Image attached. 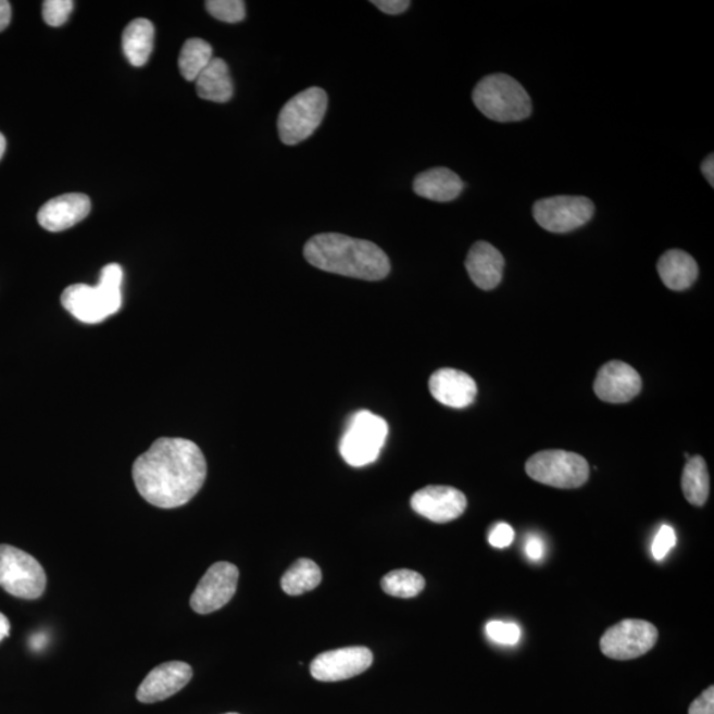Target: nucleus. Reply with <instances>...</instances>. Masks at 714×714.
Returning <instances> with one entry per match:
<instances>
[{
    "label": "nucleus",
    "mask_w": 714,
    "mask_h": 714,
    "mask_svg": "<svg viewBox=\"0 0 714 714\" xmlns=\"http://www.w3.org/2000/svg\"><path fill=\"white\" fill-rule=\"evenodd\" d=\"M206 478V461L197 443L159 438L133 465L139 496L158 509L171 510L197 497Z\"/></svg>",
    "instance_id": "nucleus-1"
},
{
    "label": "nucleus",
    "mask_w": 714,
    "mask_h": 714,
    "mask_svg": "<svg viewBox=\"0 0 714 714\" xmlns=\"http://www.w3.org/2000/svg\"><path fill=\"white\" fill-rule=\"evenodd\" d=\"M303 255L310 265L339 276L381 280L390 273L388 255L376 243L340 234L311 237Z\"/></svg>",
    "instance_id": "nucleus-2"
},
{
    "label": "nucleus",
    "mask_w": 714,
    "mask_h": 714,
    "mask_svg": "<svg viewBox=\"0 0 714 714\" xmlns=\"http://www.w3.org/2000/svg\"><path fill=\"white\" fill-rule=\"evenodd\" d=\"M122 280L124 268L109 264L101 271L99 285H72L61 296V303L79 322L96 325L121 310Z\"/></svg>",
    "instance_id": "nucleus-3"
},
{
    "label": "nucleus",
    "mask_w": 714,
    "mask_h": 714,
    "mask_svg": "<svg viewBox=\"0 0 714 714\" xmlns=\"http://www.w3.org/2000/svg\"><path fill=\"white\" fill-rule=\"evenodd\" d=\"M474 105L487 118L497 122H518L533 113L527 90L514 77L497 73L481 78L473 91Z\"/></svg>",
    "instance_id": "nucleus-4"
},
{
    "label": "nucleus",
    "mask_w": 714,
    "mask_h": 714,
    "mask_svg": "<svg viewBox=\"0 0 714 714\" xmlns=\"http://www.w3.org/2000/svg\"><path fill=\"white\" fill-rule=\"evenodd\" d=\"M328 96L322 88H309L292 97L280 110L278 134L285 145L296 146L309 139L325 118Z\"/></svg>",
    "instance_id": "nucleus-5"
},
{
    "label": "nucleus",
    "mask_w": 714,
    "mask_h": 714,
    "mask_svg": "<svg viewBox=\"0 0 714 714\" xmlns=\"http://www.w3.org/2000/svg\"><path fill=\"white\" fill-rule=\"evenodd\" d=\"M387 421L368 411H360L348 424L339 450L352 467H364L380 456L388 438Z\"/></svg>",
    "instance_id": "nucleus-6"
},
{
    "label": "nucleus",
    "mask_w": 714,
    "mask_h": 714,
    "mask_svg": "<svg viewBox=\"0 0 714 714\" xmlns=\"http://www.w3.org/2000/svg\"><path fill=\"white\" fill-rule=\"evenodd\" d=\"M0 588L22 600L45 594L47 575L38 560L20 548L0 546Z\"/></svg>",
    "instance_id": "nucleus-7"
},
{
    "label": "nucleus",
    "mask_w": 714,
    "mask_h": 714,
    "mask_svg": "<svg viewBox=\"0 0 714 714\" xmlns=\"http://www.w3.org/2000/svg\"><path fill=\"white\" fill-rule=\"evenodd\" d=\"M526 472L541 485L571 490L588 481L590 467L584 456L571 451L546 450L529 458Z\"/></svg>",
    "instance_id": "nucleus-8"
},
{
    "label": "nucleus",
    "mask_w": 714,
    "mask_h": 714,
    "mask_svg": "<svg viewBox=\"0 0 714 714\" xmlns=\"http://www.w3.org/2000/svg\"><path fill=\"white\" fill-rule=\"evenodd\" d=\"M594 204L585 197H552L536 201L534 217L542 229L567 234L588 224L594 216Z\"/></svg>",
    "instance_id": "nucleus-9"
},
{
    "label": "nucleus",
    "mask_w": 714,
    "mask_h": 714,
    "mask_svg": "<svg viewBox=\"0 0 714 714\" xmlns=\"http://www.w3.org/2000/svg\"><path fill=\"white\" fill-rule=\"evenodd\" d=\"M657 628L647 621L625 619L610 627L601 638V651L614 661H631L654 649Z\"/></svg>",
    "instance_id": "nucleus-10"
},
{
    "label": "nucleus",
    "mask_w": 714,
    "mask_h": 714,
    "mask_svg": "<svg viewBox=\"0 0 714 714\" xmlns=\"http://www.w3.org/2000/svg\"><path fill=\"white\" fill-rule=\"evenodd\" d=\"M240 572L227 561H220L206 571L191 597L195 613L205 615L217 612L235 597Z\"/></svg>",
    "instance_id": "nucleus-11"
},
{
    "label": "nucleus",
    "mask_w": 714,
    "mask_h": 714,
    "mask_svg": "<svg viewBox=\"0 0 714 714\" xmlns=\"http://www.w3.org/2000/svg\"><path fill=\"white\" fill-rule=\"evenodd\" d=\"M372 663L374 654L367 647H346L317 655L310 671L315 680L333 682L363 674Z\"/></svg>",
    "instance_id": "nucleus-12"
},
{
    "label": "nucleus",
    "mask_w": 714,
    "mask_h": 714,
    "mask_svg": "<svg viewBox=\"0 0 714 714\" xmlns=\"http://www.w3.org/2000/svg\"><path fill=\"white\" fill-rule=\"evenodd\" d=\"M411 505L418 515L444 524L455 521L467 509L465 493L449 486H427L414 493Z\"/></svg>",
    "instance_id": "nucleus-13"
},
{
    "label": "nucleus",
    "mask_w": 714,
    "mask_h": 714,
    "mask_svg": "<svg viewBox=\"0 0 714 714\" xmlns=\"http://www.w3.org/2000/svg\"><path fill=\"white\" fill-rule=\"evenodd\" d=\"M191 665L183 662H168L158 665L146 676L137 691V700L143 704L164 701L181 691L192 679Z\"/></svg>",
    "instance_id": "nucleus-14"
},
{
    "label": "nucleus",
    "mask_w": 714,
    "mask_h": 714,
    "mask_svg": "<svg viewBox=\"0 0 714 714\" xmlns=\"http://www.w3.org/2000/svg\"><path fill=\"white\" fill-rule=\"evenodd\" d=\"M642 389V378L631 365L610 362L598 372L594 390L598 399L624 404L637 397Z\"/></svg>",
    "instance_id": "nucleus-15"
},
{
    "label": "nucleus",
    "mask_w": 714,
    "mask_h": 714,
    "mask_svg": "<svg viewBox=\"0 0 714 714\" xmlns=\"http://www.w3.org/2000/svg\"><path fill=\"white\" fill-rule=\"evenodd\" d=\"M91 210L90 199L84 193H65L41 206L38 222L48 231H63L83 222Z\"/></svg>",
    "instance_id": "nucleus-16"
},
{
    "label": "nucleus",
    "mask_w": 714,
    "mask_h": 714,
    "mask_svg": "<svg viewBox=\"0 0 714 714\" xmlns=\"http://www.w3.org/2000/svg\"><path fill=\"white\" fill-rule=\"evenodd\" d=\"M429 389L438 402L454 409L472 405L478 394L474 378L465 372L453 368L435 372L429 380Z\"/></svg>",
    "instance_id": "nucleus-17"
},
{
    "label": "nucleus",
    "mask_w": 714,
    "mask_h": 714,
    "mask_svg": "<svg viewBox=\"0 0 714 714\" xmlns=\"http://www.w3.org/2000/svg\"><path fill=\"white\" fill-rule=\"evenodd\" d=\"M473 283L481 290H493L502 283L505 261L496 247L486 241L475 242L465 262Z\"/></svg>",
    "instance_id": "nucleus-18"
},
{
    "label": "nucleus",
    "mask_w": 714,
    "mask_h": 714,
    "mask_svg": "<svg viewBox=\"0 0 714 714\" xmlns=\"http://www.w3.org/2000/svg\"><path fill=\"white\" fill-rule=\"evenodd\" d=\"M465 188V183L458 176L454 171L447 167H436L425 171L416 176L413 181L414 192L418 197L438 201V203H448L453 201Z\"/></svg>",
    "instance_id": "nucleus-19"
},
{
    "label": "nucleus",
    "mask_w": 714,
    "mask_h": 714,
    "mask_svg": "<svg viewBox=\"0 0 714 714\" xmlns=\"http://www.w3.org/2000/svg\"><path fill=\"white\" fill-rule=\"evenodd\" d=\"M657 273L663 284L674 291L691 288L699 277L698 262L680 249H671L657 262Z\"/></svg>",
    "instance_id": "nucleus-20"
},
{
    "label": "nucleus",
    "mask_w": 714,
    "mask_h": 714,
    "mask_svg": "<svg viewBox=\"0 0 714 714\" xmlns=\"http://www.w3.org/2000/svg\"><path fill=\"white\" fill-rule=\"evenodd\" d=\"M197 93L200 99L217 103L230 101L234 97V83L228 64L223 59L213 58L210 65L197 78Z\"/></svg>",
    "instance_id": "nucleus-21"
},
{
    "label": "nucleus",
    "mask_w": 714,
    "mask_h": 714,
    "mask_svg": "<svg viewBox=\"0 0 714 714\" xmlns=\"http://www.w3.org/2000/svg\"><path fill=\"white\" fill-rule=\"evenodd\" d=\"M154 24L145 17H138L125 28L122 35V48L131 65L140 68L148 63L154 48Z\"/></svg>",
    "instance_id": "nucleus-22"
},
{
    "label": "nucleus",
    "mask_w": 714,
    "mask_h": 714,
    "mask_svg": "<svg viewBox=\"0 0 714 714\" xmlns=\"http://www.w3.org/2000/svg\"><path fill=\"white\" fill-rule=\"evenodd\" d=\"M710 473L703 456L689 458L685 472H682V492L689 503L694 506H703L710 497L711 490Z\"/></svg>",
    "instance_id": "nucleus-23"
},
{
    "label": "nucleus",
    "mask_w": 714,
    "mask_h": 714,
    "mask_svg": "<svg viewBox=\"0 0 714 714\" xmlns=\"http://www.w3.org/2000/svg\"><path fill=\"white\" fill-rule=\"evenodd\" d=\"M322 581V571L313 560L301 559L289 567L280 579L286 594L301 596L314 590Z\"/></svg>",
    "instance_id": "nucleus-24"
},
{
    "label": "nucleus",
    "mask_w": 714,
    "mask_h": 714,
    "mask_svg": "<svg viewBox=\"0 0 714 714\" xmlns=\"http://www.w3.org/2000/svg\"><path fill=\"white\" fill-rule=\"evenodd\" d=\"M213 51L210 42L203 39H188L179 57V70L187 82H197L200 73L210 65Z\"/></svg>",
    "instance_id": "nucleus-25"
},
{
    "label": "nucleus",
    "mask_w": 714,
    "mask_h": 714,
    "mask_svg": "<svg viewBox=\"0 0 714 714\" xmlns=\"http://www.w3.org/2000/svg\"><path fill=\"white\" fill-rule=\"evenodd\" d=\"M425 578L419 573L409 569L389 572L381 579L383 590L397 598L417 597L425 589Z\"/></svg>",
    "instance_id": "nucleus-26"
},
{
    "label": "nucleus",
    "mask_w": 714,
    "mask_h": 714,
    "mask_svg": "<svg viewBox=\"0 0 714 714\" xmlns=\"http://www.w3.org/2000/svg\"><path fill=\"white\" fill-rule=\"evenodd\" d=\"M205 8L215 20L224 23H240L247 16L242 0H209Z\"/></svg>",
    "instance_id": "nucleus-27"
},
{
    "label": "nucleus",
    "mask_w": 714,
    "mask_h": 714,
    "mask_svg": "<svg viewBox=\"0 0 714 714\" xmlns=\"http://www.w3.org/2000/svg\"><path fill=\"white\" fill-rule=\"evenodd\" d=\"M487 637L498 644L515 646L521 642L522 630L512 622L491 621L486 626Z\"/></svg>",
    "instance_id": "nucleus-28"
},
{
    "label": "nucleus",
    "mask_w": 714,
    "mask_h": 714,
    "mask_svg": "<svg viewBox=\"0 0 714 714\" xmlns=\"http://www.w3.org/2000/svg\"><path fill=\"white\" fill-rule=\"evenodd\" d=\"M73 5L75 3L72 0H46L42 3V17L48 26L61 27L68 22Z\"/></svg>",
    "instance_id": "nucleus-29"
},
{
    "label": "nucleus",
    "mask_w": 714,
    "mask_h": 714,
    "mask_svg": "<svg viewBox=\"0 0 714 714\" xmlns=\"http://www.w3.org/2000/svg\"><path fill=\"white\" fill-rule=\"evenodd\" d=\"M676 534L673 527L663 526L659 529L654 542H652V554L655 560L662 561L665 555L676 546Z\"/></svg>",
    "instance_id": "nucleus-30"
},
{
    "label": "nucleus",
    "mask_w": 714,
    "mask_h": 714,
    "mask_svg": "<svg viewBox=\"0 0 714 714\" xmlns=\"http://www.w3.org/2000/svg\"><path fill=\"white\" fill-rule=\"evenodd\" d=\"M515 539L514 529L510 524L499 523L488 535V541L493 548L503 549L510 547Z\"/></svg>",
    "instance_id": "nucleus-31"
},
{
    "label": "nucleus",
    "mask_w": 714,
    "mask_h": 714,
    "mask_svg": "<svg viewBox=\"0 0 714 714\" xmlns=\"http://www.w3.org/2000/svg\"><path fill=\"white\" fill-rule=\"evenodd\" d=\"M688 714H714V688L705 689L689 706Z\"/></svg>",
    "instance_id": "nucleus-32"
},
{
    "label": "nucleus",
    "mask_w": 714,
    "mask_h": 714,
    "mask_svg": "<svg viewBox=\"0 0 714 714\" xmlns=\"http://www.w3.org/2000/svg\"><path fill=\"white\" fill-rule=\"evenodd\" d=\"M375 4L378 10H381L384 14L388 15H400L411 8V2L409 0H374L371 2Z\"/></svg>",
    "instance_id": "nucleus-33"
},
{
    "label": "nucleus",
    "mask_w": 714,
    "mask_h": 714,
    "mask_svg": "<svg viewBox=\"0 0 714 714\" xmlns=\"http://www.w3.org/2000/svg\"><path fill=\"white\" fill-rule=\"evenodd\" d=\"M544 541L537 536H530L526 542V553L530 560L540 561L544 558Z\"/></svg>",
    "instance_id": "nucleus-34"
},
{
    "label": "nucleus",
    "mask_w": 714,
    "mask_h": 714,
    "mask_svg": "<svg viewBox=\"0 0 714 714\" xmlns=\"http://www.w3.org/2000/svg\"><path fill=\"white\" fill-rule=\"evenodd\" d=\"M11 22V4L8 0H0V33L9 27Z\"/></svg>",
    "instance_id": "nucleus-35"
},
{
    "label": "nucleus",
    "mask_w": 714,
    "mask_h": 714,
    "mask_svg": "<svg viewBox=\"0 0 714 714\" xmlns=\"http://www.w3.org/2000/svg\"><path fill=\"white\" fill-rule=\"evenodd\" d=\"M701 171H703V174L705 176V179L710 185L713 187L714 185V156L711 154L710 156H706L705 161L703 164H701Z\"/></svg>",
    "instance_id": "nucleus-36"
},
{
    "label": "nucleus",
    "mask_w": 714,
    "mask_h": 714,
    "mask_svg": "<svg viewBox=\"0 0 714 714\" xmlns=\"http://www.w3.org/2000/svg\"><path fill=\"white\" fill-rule=\"evenodd\" d=\"M10 628L11 625L8 616H5L3 613H0V642H2L4 638L9 637Z\"/></svg>",
    "instance_id": "nucleus-37"
},
{
    "label": "nucleus",
    "mask_w": 714,
    "mask_h": 714,
    "mask_svg": "<svg viewBox=\"0 0 714 714\" xmlns=\"http://www.w3.org/2000/svg\"><path fill=\"white\" fill-rule=\"evenodd\" d=\"M5 148H8V143H5V138H4L3 134L0 133V161H2Z\"/></svg>",
    "instance_id": "nucleus-38"
},
{
    "label": "nucleus",
    "mask_w": 714,
    "mask_h": 714,
    "mask_svg": "<svg viewBox=\"0 0 714 714\" xmlns=\"http://www.w3.org/2000/svg\"><path fill=\"white\" fill-rule=\"evenodd\" d=\"M225 714H238V713H225Z\"/></svg>",
    "instance_id": "nucleus-39"
}]
</instances>
